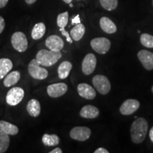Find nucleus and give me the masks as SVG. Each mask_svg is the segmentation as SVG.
<instances>
[{"mask_svg": "<svg viewBox=\"0 0 153 153\" xmlns=\"http://www.w3.org/2000/svg\"><path fill=\"white\" fill-rule=\"evenodd\" d=\"M69 14L68 11L61 13L57 16V24L60 28H65L68 25Z\"/></svg>", "mask_w": 153, "mask_h": 153, "instance_id": "nucleus-28", "label": "nucleus"}, {"mask_svg": "<svg viewBox=\"0 0 153 153\" xmlns=\"http://www.w3.org/2000/svg\"><path fill=\"white\" fill-rule=\"evenodd\" d=\"M140 104L136 99H129L126 100L120 107V112L124 116H129L133 114L140 108Z\"/></svg>", "mask_w": 153, "mask_h": 153, "instance_id": "nucleus-10", "label": "nucleus"}, {"mask_svg": "<svg viewBox=\"0 0 153 153\" xmlns=\"http://www.w3.org/2000/svg\"><path fill=\"white\" fill-rule=\"evenodd\" d=\"M90 45L95 52L99 54H106L110 50L111 41L106 38H95L91 40Z\"/></svg>", "mask_w": 153, "mask_h": 153, "instance_id": "nucleus-6", "label": "nucleus"}, {"mask_svg": "<svg viewBox=\"0 0 153 153\" xmlns=\"http://www.w3.org/2000/svg\"><path fill=\"white\" fill-rule=\"evenodd\" d=\"M148 130V121L143 118H137L131 126V137L135 144H140L144 141Z\"/></svg>", "mask_w": 153, "mask_h": 153, "instance_id": "nucleus-1", "label": "nucleus"}, {"mask_svg": "<svg viewBox=\"0 0 153 153\" xmlns=\"http://www.w3.org/2000/svg\"><path fill=\"white\" fill-rule=\"evenodd\" d=\"M62 150L59 148H55V149H54V150H53L52 151H51V152H50V153H62Z\"/></svg>", "mask_w": 153, "mask_h": 153, "instance_id": "nucleus-34", "label": "nucleus"}, {"mask_svg": "<svg viewBox=\"0 0 153 153\" xmlns=\"http://www.w3.org/2000/svg\"><path fill=\"white\" fill-rule=\"evenodd\" d=\"M36 1H37V0H25V1H26L28 4H32L35 3Z\"/></svg>", "mask_w": 153, "mask_h": 153, "instance_id": "nucleus-36", "label": "nucleus"}, {"mask_svg": "<svg viewBox=\"0 0 153 153\" xmlns=\"http://www.w3.org/2000/svg\"><path fill=\"white\" fill-rule=\"evenodd\" d=\"M137 57L147 70H153V53L147 51L141 50L137 53Z\"/></svg>", "mask_w": 153, "mask_h": 153, "instance_id": "nucleus-12", "label": "nucleus"}, {"mask_svg": "<svg viewBox=\"0 0 153 153\" xmlns=\"http://www.w3.org/2000/svg\"><path fill=\"white\" fill-rule=\"evenodd\" d=\"M149 135H150V138L151 140V141L153 143V127L150 129V133H149Z\"/></svg>", "mask_w": 153, "mask_h": 153, "instance_id": "nucleus-35", "label": "nucleus"}, {"mask_svg": "<svg viewBox=\"0 0 153 153\" xmlns=\"http://www.w3.org/2000/svg\"><path fill=\"white\" fill-rule=\"evenodd\" d=\"M101 7L107 11H113L118 7V0H99Z\"/></svg>", "mask_w": 153, "mask_h": 153, "instance_id": "nucleus-26", "label": "nucleus"}, {"mask_svg": "<svg viewBox=\"0 0 153 153\" xmlns=\"http://www.w3.org/2000/svg\"><path fill=\"white\" fill-rule=\"evenodd\" d=\"M70 7H73V4L70 3Z\"/></svg>", "mask_w": 153, "mask_h": 153, "instance_id": "nucleus-38", "label": "nucleus"}, {"mask_svg": "<svg viewBox=\"0 0 153 153\" xmlns=\"http://www.w3.org/2000/svg\"><path fill=\"white\" fill-rule=\"evenodd\" d=\"M68 85L65 83H57L49 85L47 88V92L52 98L62 97L68 91Z\"/></svg>", "mask_w": 153, "mask_h": 153, "instance_id": "nucleus-11", "label": "nucleus"}, {"mask_svg": "<svg viewBox=\"0 0 153 153\" xmlns=\"http://www.w3.org/2000/svg\"><path fill=\"white\" fill-rule=\"evenodd\" d=\"M94 153H108V151L104 148H99L94 151Z\"/></svg>", "mask_w": 153, "mask_h": 153, "instance_id": "nucleus-31", "label": "nucleus"}, {"mask_svg": "<svg viewBox=\"0 0 153 153\" xmlns=\"http://www.w3.org/2000/svg\"><path fill=\"white\" fill-rule=\"evenodd\" d=\"M140 43L145 47L148 48H153V36L148 33H143L140 36Z\"/></svg>", "mask_w": 153, "mask_h": 153, "instance_id": "nucleus-27", "label": "nucleus"}, {"mask_svg": "<svg viewBox=\"0 0 153 153\" xmlns=\"http://www.w3.org/2000/svg\"><path fill=\"white\" fill-rule=\"evenodd\" d=\"M96 66H97V57L92 53H89L86 55L82 61V72L86 75H89L94 71Z\"/></svg>", "mask_w": 153, "mask_h": 153, "instance_id": "nucleus-9", "label": "nucleus"}, {"mask_svg": "<svg viewBox=\"0 0 153 153\" xmlns=\"http://www.w3.org/2000/svg\"><path fill=\"white\" fill-rule=\"evenodd\" d=\"M28 73L34 79L43 80L46 79L48 75V72L45 68H41V65L36 60V59H33L28 65Z\"/></svg>", "mask_w": 153, "mask_h": 153, "instance_id": "nucleus-3", "label": "nucleus"}, {"mask_svg": "<svg viewBox=\"0 0 153 153\" xmlns=\"http://www.w3.org/2000/svg\"><path fill=\"white\" fill-rule=\"evenodd\" d=\"M42 141L45 146H55L60 143V138L57 135L45 134L42 137Z\"/></svg>", "mask_w": 153, "mask_h": 153, "instance_id": "nucleus-24", "label": "nucleus"}, {"mask_svg": "<svg viewBox=\"0 0 153 153\" xmlns=\"http://www.w3.org/2000/svg\"><path fill=\"white\" fill-rule=\"evenodd\" d=\"M62 57L60 51H53L50 50H41L36 55V60L41 65L50 67L55 65Z\"/></svg>", "mask_w": 153, "mask_h": 153, "instance_id": "nucleus-2", "label": "nucleus"}, {"mask_svg": "<svg viewBox=\"0 0 153 153\" xmlns=\"http://www.w3.org/2000/svg\"><path fill=\"white\" fill-rule=\"evenodd\" d=\"M27 111L30 116L37 117L41 114V104L35 99H30L27 104Z\"/></svg>", "mask_w": 153, "mask_h": 153, "instance_id": "nucleus-18", "label": "nucleus"}, {"mask_svg": "<svg viewBox=\"0 0 153 153\" xmlns=\"http://www.w3.org/2000/svg\"><path fill=\"white\" fill-rule=\"evenodd\" d=\"M85 33V27L83 24H77L70 31V36L74 41H79Z\"/></svg>", "mask_w": 153, "mask_h": 153, "instance_id": "nucleus-21", "label": "nucleus"}, {"mask_svg": "<svg viewBox=\"0 0 153 153\" xmlns=\"http://www.w3.org/2000/svg\"><path fill=\"white\" fill-rule=\"evenodd\" d=\"M45 33V26L43 23H38L33 26L31 31V37L34 40L41 39Z\"/></svg>", "mask_w": 153, "mask_h": 153, "instance_id": "nucleus-23", "label": "nucleus"}, {"mask_svg": "<svg viewBox=\"0 0 153 153\" xmlns=\"http://www.w3.org/2000/svg\"><path fill=\"white\" fill-rule=\"evenodd\" d=\"M152 93H153V86H152Z\"/></svg>", "mask_w": 153, "mask_h": 153, "instance_id": "nucleus-39", "label": "nucleus"}, {"mask_svg": "<svg viewBox=\"0 0 153 153\" xmlns=\"http://www.w3.org/2000/svg\"><path fill=\"white\" fill-rule=\"evenodd\" d=\"M9 143H10V138L9 135L0 131V153L5 152L7 150Z\"/></svg>", "mask_w": 153, "mask_h": 153, "instance_id": "nucleus-25", "label": "nucleus"}, {"mask_svg": "<svg viewBox=\"0 0 153 153\" xmlns=\"http://www.w3.org/2000/svg\"><path fill=\"white\" fill-rule=\"evenodd\" d=\"M152 5H153V0H152Z\"/></svg>", "mask_w": 153, "mask_h": 153, "instance_id": "nucleus-40", "label": "nucleus"}, {"mask_svg": "<svg viewBox=\"0 0 153 153\" xmlns=\"http://www.w3.org/2000/svg\"><path fill=\"white\" fill-rule=\"evenodd\" d=\"M13 63L8 58L0 59V79H3L11 71Z\"/></svg>", "mask_w": 153, "mask_h": 153, "instance_id": "nucleus-20", "label": "nucleus"}, {"mask_svg": "<svg viewBox=\"0 0 153 153\" xmlns=\"http://www.w3.org/2000/svg\"><path fill=\"white\" fill-rule=\"evenodd\" d=\"M99 24H100L101 29L106 33L112 34L116 33V30H117V27H116V24L108 17L104 16L101 18Z\"/></svg>", "mask_w": 153, "mask_h": 153, "instance_id": "nucleus-15", "label": "nucleus"}, {"mask_svg": "<svg viewBox=\"0 0 153 153\" xmlns=\"http://www.w3.org/2000/svg\"><path fill=\"white\" fill-rule=\"evenodd\" d=\"M45 45L51 51H60L64 47V41L60 36L53 35L47 38L45 41Z\"/></svg>", "mask_w": 153, "mask_h": 153, "instance_id": "nucleus-13", "label": "nucleus"}, {"mask_svg": "<svg viewBox=\"0 0 153 153\" xmlns=\"http://www.w3.org/2000/svg\"><path fill=\"white\" fill-rule=\"evenodd\" d=\"M77 91L79 96L88 100H92L97 95L95 89L86 83L79 84L77 87Z\"/></svg>", "mask_w": 153, "mask_h": 153, "instance_id": "nucleus-14", "label": "nucleus"}, {"mask_svg": "<svg viewBox=\"0 0 153 153\" xmlns=\"http://www.w3.org/2000/svg\"><path fill=\"white\" fill-rule=\"evenodd\" d=\"M72 68V63L69 61H64L59 65L57 69L58 76L60 79H66L70 74V72Z\"/></svg>", "mask_w": 153, "mask_h": 153, "instance_id": "nucleus-19", "label": "nucleus"}, {"mask_svg": "<svg viewBox=\"0 0 153 153\" xmlns=\"http://www.w3.org/2000/svg\"><path fill=\"white\" fill-rule=\"evenodd\" d=\"M63 1L66 4H70L72 2V0H63Z\"/></svg>", "mask_w": 153, "mask_h": 153, "instance_id": "nucleus-37", "label": "nucleus"}, {"mask_svg": "<svg viewBox=\"0 0 153 153\" xmlns=\"http://www.w3.org/2000/svg\"><path fill=\"white\" fill-rule=\"evenodd\" d=\"M60 31L61 32V33L62 34V36H64L65 37H66L67 41L69 42L70 43H72V38H71V36H70V34L68 33V32L66 31L65 29V28H60Z\"/></svg>", "mask_w": 153, "mask_h": 153, "instance_id": "nucleus-29", "label": "nucleus"}, {"mask_svg": "<svg viewBox=\"0 0 153 153\" xmlns=\"http://www.w3.org/2000/svg\"><path fill=\"white\" fill-rule=\"evenodd\" d=\"M92 83L97 90L101 94H107L111 90V83L108 78L102 74H97L92 79Z\"/></svg>", "mask_w": 153, "mask_h": 153, "instance_id": "nucleus-4", "label": "nucleus"}, {"mask_svg": "<svg viewBox=\"0 0 153 153\" xmlns=\"http://www.w3.org/2000/svg\"><path fill=\"white\" fill-rule=\"evenodd\" d=\"M80 23V19L79 15H76V16L74 17V18L72 19V24H77Z\"/></svg>", "mask_w": 153, "mask_h": 153, "instance_id": "nucleus-32", "label": "nucleus"}, {"mask_svg": "<svg viewBox=\"0 0 153 153\" xmlns=\"http://www.w3.org/2000/svg\"><path fill=\"white\" fill-rule=\"evenodd\" d=\"M91 130L85 126H76L70 131V135L72 139L78 141H85L91 136Z\"/></svg>", "mask_w": 153, "mask_h": 153, "instance_id": "nucleus-8", "label": "nucleus"}, {"mask_svg": "<svg viewBox=\"0 0 153 153\" xmlns=\"http://www.w3.org/2000/svg\"><path fill=\"white\" fill-rule=\"evenodd\" d=\"M79 115L81 117L85 118H95L99 116V110L98 108L92 105H87L82 107Z\"/></svg>", "mask_w": 153, "mask_h": 153, "instance_id": "nucleus-16", "label": "nucleus"}, {"mask_svg": "<svg viewBox=\"0 0 153 153\" xmlns=\"http://www.w3.org/2000/svg\"><path fill=\"white\" fill-rule=\"evenodd\" d=\"M0 131L9 135H14L19 133V128L5 120H0Z\"/></svg>", "mask_w": 153, "mask_h": 153, "instance_id": "nucleus-17", "label": "nucleus"}, {"mask_svg": "<svg viewBox=\"0 0 153 153\" xmlns=\"http://www.w3.org/2000/svg\"><path fill=\"white\" fill-rule=\"evenodd\" d=\"M21 77V74L19 71H13L11 73L7 74L4 80V85L7 87H10L11 86L16 85L19 81Z\"/></svg>", "mask_w": 153, "mask_h": 153, "instance_id": "nucleus-22", "label": "nucleus"}, {"mask_svg": "<svg viewBox=\"0 0 153 153\" xmlns=\"http://www.w3.org/2000/svg\"><path fill=\"white\" fill-rule=\"evenodd\" d=\"M24 97V91L21 87L11 88L8 91L6 97L7 103L10 106H16L19 104Z\"/></svg>", "mask_w": 153, "mask_h": 153, "instance_id": "nucleus-7", "label": "nucleus"}, {"mask_svg": "<svg viewBox=\"0 0 153 153\" xmlns=\"http://www.w3.org/2000/svg\"><path fill=\"white\" fill-rule=\"evenodd\" d=\"M5 28V22L3 17L0 16V34L2 33V31Z\"/></svg>", "mask_w": 153, "mask_h": 153, "instance_id": "nucleus-30", "label": "nucleus"}, {"mask_svg": "<svg viewBox=\"0 0 153 153\" xmlns=\"http://www.w3.org/2000/svg\"><path fill=\"white\" fill-rule=\"evenodd\" d=\"M9 0H0V8H4L8 3Z\"/></svg>", "mask_w": 153, "mask_h": 153, "instance_id": "nucleus-33", "label": "nucleus"}, {"mask_svg": "<svg viewBox=\"0 0 153 153\" xmlns=\"http://www.w3.org/2000/svg\"><path fill=\"white\" fill-rule=\"evenodd\" d=\"M12 46L18 52L23 53L28 48V41L26 35L22 32H16L11 36Z\"/></svg>", "mask_w": 153, "mask_h": 153, "instance_id": "nucleus-5", "label": "nucleus"}]
</instances>
